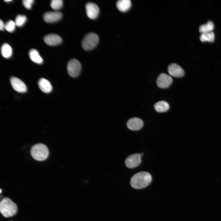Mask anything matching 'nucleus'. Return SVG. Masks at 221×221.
Returning a JSON list of instances; mask_svg holds the SVG:
<instances>
[{
    "instance_id": "obj_11",
    "label": "nucleus",
    "mask_w": 221,
    "mask_h": 221,
    "mask_svg": "<svg viewBox=\"0 0 221 221\" xmlns=\"http://www.w3.org/2000/svg\"><path fill=\"white\" fill-rule=\"evenodd\" d=\"M168 72L171 76L176 77H181L184 74V72L182 68L177 64L173 63L168 67Z\"/></svg>"
},
{
    "instance_id": "obj_1",
    "label": "nucleus",
    "mask_w": 221,
    "mask_h": 221,
    "mask_svg": "<svg viewBox=\"0 0 221 221\" xmlns=\"http://www.w3.org/2000/svg\"><path fill=\"white\" fill-rule=\"evenodd\" d=\"M152 180L151 174L146 172H141L134 174L130 180L131 186L136 189H141L148 186Z\"/></svg>"
},
{
    "instance_id": "obj_24",
    "label": "nucleus",
    "mask_w": 221,
    "mask_h": 221,
    "mask_svg": "<svg viewBox=\"0 0 221 221\" xmlns=\"http://www.w3.org/2000/svg\"><path fill=\"white\" fill-rule=\"evenodd\" d=\"M34 2L33 0H23L22 1V4L26 8L30 9Z\"/></svg>"
},
{
    "instance_id": "obj_8",
    "label": "nucleus",
    "mask_w": 221,
    "mask_h": 221,
    "mask_svg": "<svg viewBox=\"0 0 221 221\" xmlns=\"http://www.w3.org/2000/svg\"><path fill=\"white\" fill-rule=\"evenodd\" d=\"M173 79L171 77L165 73L161 74L158 76L157 80V86L162 88L169 87L172 83Z\"/></svg>"
},
{
    "instance_id": "obj_21",
    "label": "nucleus",
    "mask_w": 221,
    "mask_h": 221,
    "mask_svg": "<svg viewBox=\"0 0 221 221\" xmlns=\"http://www.w3.org/2000/svg\"><path fill=\"white\" fill-rule=\"evenodd\" d=\"M26 21L27 18L25 15H18L16 17L14 22L16 25L20 27L24 25Z\"/></svg>"
},
{
    "instance_id": "obj_12",
    "label": "nucleus",
    "mask_w": 221,
    "mask_h": 221,
    "mask_svg": "<svg viewBox=\"0 0 221 221\" xmlns=\"http://www.w3.org/2000/svg\"><path fill=\"white\" fill-rule=\"evenodd\" d=\"M128 128L132 130H139L142 127L143 122L142 120L138 118H133L129 119L127 123Z\"/></svg>"
},
{
    "instance_id": "obj_13",
    "label": "nucleus",
    "mask_w": 221,
    "mask_h": 221,
    "mask_svg": "<svg viewBox=\"0 0 221 221\" xmlns=\"http://www.w3.org/2000/svg\"><path fill=\"white\" fill-rule=\"evenodd\" d=\"M44 42L50 46H55L60 44L62 39L58 35L55 34H48L44 38Z\"/></svg>"
},
{
    "instance_id": "obj_2",
    "label": "nucleus",
    "mask_w": 221,
    "mask_h": 221,
    "mask_svg": "<svg viewBox=\"0 0 221 221\" xmlns=\"http://www.w3.org/2000/svg\"><path fill=\"white\" fill-rule=\"evenodd\" d=\"M0 211L2 215L6 218L12 217L17 211V204L7 197L3 198L0 203Z\"/></svg>"
},
{
    "instance_id": "obj_17",
    "label": "nucleus",
    "mask_w": 221,
    "mask_h": 221,
    "mask_svg": "<svg viewBox=\"0 0 221 221\" xmlns=\"http://www.w3.org/2000/svg\"><path fill=\"white\" fill-rule=\"evenodd\" d=\"M155 110L158 112H163L168 110L169 105L166 102L161 101L156 103L154 106Z\"/></svg>"
},
{
    "instance_id": "obj_15",
    "label": "nucleus",
    "mask_w": 221,
    "mask_h": 221,
    "mask_svg": "<svg viewBox=\"0 0 221 221\" xmlns=\"http://www.w3.org/2000/svg\"><path fill=\"white\" fill-rule=\"evenodd\" d=\"M131 5V2L130 0H119L116 3L117 8L122 12L127 11L130 8Z\"/></svg>"
},
{
    "instance_id": "obj_16",
    "label": "nucleus",
    "mask_w": 221,
    "mask_h": 221,
    "mask_svg": "<svg viewBox=\"0 0 221 221\" xmlns=\"http://www.w3.org/2000/svg\"><path fill=\"white\" fill-rule=\"evenodd\" d=\"M29 58L33 62L39 64L43 63V59L38 52L35 49H31L29 51Z\"/></svg>"
},
{
    "instance_id": "obj_3",
    "label": "nucleus",
    "mask_w": 221,
    "mask_h": 221,
    "mask_svg": "<svg viewBox=\"0 0 221 221\" xmlns=\"http://www.w3.org/2000/svg\"><path fill=\"white\" fill-rule=\"evenodd\" d=\"M30 153L34 159L41 161L45 160L48 158L49 152L48 148L45 145L42 143H38L32 147Z\"/></svg>"
},
{
    "instance_id": "obj_10",
    "label": "nucleus",
    "mask_w": 221,
    "mask_h": 221,
    "mask_svg": "<svg viewBox=\"0 0 221 221\" xmlns=\"http://www.w3.org/2000/svg\"><path fill=\"white\" fill-rule=\"evenodd\" d=\"M62 17V14L58 11L47 12L43 15L44 21L47 23H53L59 21Z\"/></svg>"
},
{
    "instance_id": "obj_20",
    "label": "nucleus",
    "mask_w": 221,
    "mask_h": 221,
    "mask_svg": "<svg viewBox=\"0 0 221 221\" xmlns=\"http://www.w3.org/2000/svg\"><path fill=\"white\" fill-rule=\"evenodd\" d=\"M200 38L202 42H212L215 39V34L213 32L201 33Z\"/></svg>"
},
{
    "instance_id": "obj_18",
    "label": "nucleus",
    "mask_w": 221,
    "mask_h": 221,
    "mask_svg": "<svg viewBox=\"0 0 221 221\" xmlns=\"http://www.w3.org/2000/svg\"><path fill=\"white\" fill-rule=\"evenodd\" d=\"M1 51L2 56L6 58H10L13 53L12 48L8 44L6 43L2 45Z\"/></svg>"
},
{
    "instance_id": "obj_6",
    "label": "nucleus",
    "mask_w": 221,
    "mask_h": 221,
    "mask_svg": "<svg viewBox=\"0 0 221 221\" xmlns=\"http://www.w3.org/2000/svg\"><path fill=\"white\" fill-rule=\"evenodd\" d=\"M142 155L136 153L129 156L126 159L125 164L129 168L132 169L137 167L142 162Z\"/></svg>"
},
{
    "instance_id": "obj_25",
    "label": "nucleus",
    "mask_w": 221,
    "mask_h": 221,
    "mask_svg": "<svg viewBox=\"0 0 221 221\" xmlns=\"http://www.w3.org/2000/svg\"><path fill=\"white\" fill-rule=\"evenodd\" d=\"M5 25L3 22L1 20H0V29L1 30H3L5 29Z\"/></svg>"
},
{
    "instance_id": "obj_9",
    "label": "nucleus",
    "mask_w": 221,
    "mask_h": 221,
    "mask_svg": "<svg viewBox=\"0 0 221 221\" xmlns=\"http://www.w3.org/2000/svg\"><path fill=\"white\" fill-rule=\"evenodd\" d=\"M10 82L13 89L20 93H24L26 91L27 88L25 83L19 79L14 77L10 78Z\"/></svg>"
},
{
    "instance_id": "obj_4",
    "label": "nucleus",
    "mask_w": 221,
    "mask_h": 221,
    "mask_svg": "<svg viewBox=\"0 0 221 221\" xmlns=\"http://www.w3.org/2000/svg\"><path fill=\"white\" fill-rule=\"evenodd\" d=\"M99 38L95 33H90L87 34L83 39L81 45L85 50H89L94 48L97 45Z\"/></svg>"
},
{
    "instance_id": "obj_7",
    "label": "nucleus",
    "mask_w": 221,
    "mask_h": 221,
    "mask_svg": "<svg viewBox=\"0 0 221 221\" xmlns=\"http://www.w3.org/2000/svg\"><path fill=\"white\" fill-rule=\"evenodd\" d=\"M86 13L88 17L91 19L96 18L99 13V9L95 3L89 2L85 6Z\"/></svg>"
},
{
    "instance_id": "obj_19",
    "label": "nucleus",
    "mask_w": 221,
    "mask_h": 221,
    "mask_svg": "<svg viewBox=\"0 0 221 221\" xmlns=\"http://www.w3.org/2000/svg\"><path fill=\"white\" fill-rule=\"evenodd\" d=\"M214 29V24L211 21H207V23L201 25L199 27V31L202 33L212 32Z\"/></svg>"
},
{
    "instance_id": "obj_14",
    "label": "nucleus",
    "mask_w": 221,
    "mask_h": 221,
    "mask_svg": "<svg viewBox=\"0 0 221 221\" xmlns=\"http://www.w3.org/2000/svg\"><path fill=\"white\" fill-rule=\"evenodd\" d=\"M38 84L41 90L45 93H49L51 91L52 87L50 82L46 79L42 78L38 81Z\"/></svg>"
},
{
    "instance_id": "obj_5",
    "label": "nucleus",
    "mask_w": 221,
    "mask_h": 221,
    "mask_svg": "<svg viewBox=\"0 0 221 221\" xmlns=\"http://www.w3.org/2000/svg\"><path fill=\"white\" fill-rule=\"evenodd\" d=\"M81 66L79 61L77 59H72L68 63L67 69L69 75L73 78L79 76L81 72Z\"/></svg>"
},
{
    "instance_id": "obj_23",
    "label": "nucleus",
    "mask_w": 221,
    "mask_h": 221,
    "mask_svg": "<svg viewBox=\"0 0 221 221\" xmlns=\"http://www.w3.org/2000/svg\"><path fill=\"white\" fill-rule=\"evenodd\" d=\"M16 25L14 22L10 20L5 24V29L9 32H13L15 29Z\"/></svg>"
},
{
    "instance_id": "obj_26",
    "label": "nucleus",
    "mask_w": 221,
    "mask_h": 221,
    "mask_svg": "<svg viewBox=\"0 0 221 221\" xmlns=\"http://www.w3.org/2000/svg\"><path fill=\"white\" fill-rule=\"evenodd\" d=\"M4 1L6 2H11L12 1V0H4Z\"/></svg>"
},
{
    "instance_id": "obj_22",
    "label": "nucleus",
    "mask_w": 221,
    "mask_h": 221,
    "mask_svg": "<svg viewBox=\"0 0 221 221\" xmlns=\"http://www.w3.org/2000/svg\"><path fill=\"white\" fill-rule=\"evenodd\" d=\"M63 4L62 0H52L51 1L50 5L51 8L53 10H56L60 9Z\"/></svg>"
}]
</instances>
